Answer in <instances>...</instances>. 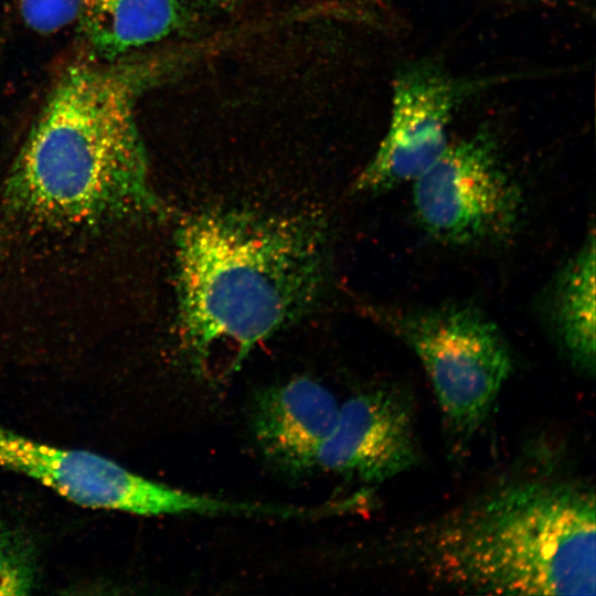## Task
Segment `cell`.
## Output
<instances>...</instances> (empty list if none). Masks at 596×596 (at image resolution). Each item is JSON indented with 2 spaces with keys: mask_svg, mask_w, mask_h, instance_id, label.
<instances>
[{
  "mask_svg": "<svg viewBox=\"0 0 596 596\" xmlns=\"http://www.w3.org/2000/svg\"><path fill=\"white\" fill-rule=\"evenodd\" d=\"M198 54L190 47L65 70L7 177L4 212L40 228H93L158 213L136 106Z\"/></svg>",
  "mask_w": 596,
  "mask_h": 596,
  "instance_id": "6da1fadb",
  "label": "cell"
},
{
  "mask_svg": "<svg viewBox=\"0 0 596 596\" xmlns=\"http://www.w3.org/2000/svg\"><path fill=\"white\" fill-rule=\"evenodd\" d=\"M393 572L462 594L595 595V493L557 478L499 485L393 531Z\"/></svg>",
  "mask_w": 596,
  "mask_h": 596,
  "instance_id": "7a4b0ae2",
  "label": "cell"
},
{
  "mask_svg": "<svg viewBox=\"0 0 596 596\" xmlns=\"http://www.w3.org/2000/svg\"><path fill=\"white\" fill-rule=\"evenodd\" d=\"M313 214L209 209L177 231V323L196 368L216 348L231 369L252 349L307 312L322 291L327 235Z\"/></svg>",
  "mask_w": 596,
  "mask_h": 596,
  "instance_id": "3957f363",
  "label": "cell"
},
{
  "mask_svg": "<svg viewBox=\"0 0 596 596\" xmlns=\"http://www.w3.org/2000/svg\"><path fill=\"white\" fill-rule=\"evenodd\" d=\"M392 324L425 370L449 432L470 439L512 371L496 323L475 308L449 306L404 312Z\"/></svg>",
  "mask_w": 596,
  "mask_h": 596,
  "instance_id": "277c9868",
  "label": "cell"
},
{
  "mask_svg": "<svg viewBox=\"0 0 596 596\" xmlns=\"http://www.w3.org/2000/svg\"><path fill=\"white\" fill-rule=\"evenodd\" d=\"M413 205L430 236L447 244L468 245L510 234L522 198L500 161L494 141L479 132L449 142L413 181Z\"/></svg>",
  "mask_w": 596,
  "mask_h": 596,
  "instance_id": "5b68a950",
  "label": "cell"
},
{
  "mask_svg": "<svg viewBox=\"0 0 596 596\" xmlns=\"http://www.w3.org/2000/svg\"><path fill=\"white\" fill-rule=\"evenodd\" d=\"M0 467L26 475L76 504L139 515L192 513L193 492L143 478L97 454L45 445L0 427Z\"/></svg>",
  "mask_w": 596,
  "mask_h": 596,
  "instance_id": "8992f818",
  "label": "cell"
},
{
  "mask_svg": "<svg viewBox=\"0 0 596 596\" xmlns=\"http://www.w3.org/2000/svg\"><path fill=\"white\" fill-rule=\"evenodd\" d=\"M464 91L435 64L403 68L393 84L387 131L355 188L383 192L422 175L449 143V123Z\"/></svg>",
  "mask_w": 596,
  "mask_h": 596,
  "instance_id": "52a82bcc",
  "label": "cell"
},
{
  "mask_svg": "<svg viewBox=\"0 0 596 596\" xmlns=\"http://www.w3.org/2000/svg\"><path fill=\"white\" fill-rule=\"evenodd\" d=\"M419 462L408 398L393 387L350 397L339 407L317 468L366 483L387 481Z\"/></svg>",
  "mask_w": 596,
  "mask_h": 596,
  "instance_id": "ba28073f",
  "label": "cell"
},
{
  "mask_svg": "<svg viewBox=\"0 0 596 596\" xmlns=\"http://www.w3.org/2000/svg\"><path fill=\"white\" fill-rule=\"evenodd\" d=\"M340 405L317 381L299 376L264 390L255 400L252 429L264 457L300 475L317 468L321 446L336 425Z\"/></svg>",
  "mask_w": 596,
  "mask_h": 596,
  "instance_id": "9c48e42d",
  "label": "cell"
},
{
  "mask_svg": "<svg viewBox=\"0 0 596 596\" xmlns=\"http://www.w3.org/2000/svg\"><path fill=\"white\" fill-rule=\"evenodd\" d=\"M82 30L96 53L116 60L182 29L181 0H81Z\"/></svg>",
  "mask_w": 596,
  "mask_h": 596,
  "instance_id": "30bf717a",
  "label": "cell"
},
{
  "mask_svg": "<svg viewBox=\"0 0 596 596\" xmlns=\"http://www.w3.org/2000/svg\"><path fill=\"white\" fill-rule=\"evenodd\" d=\"M595 238L587 237L561 270L553 289V326L571 364L595 373Z\"/></svg>",
  "mask_w": 596,
  "mask_h": 596,
  "instance_id": "8fae6325",
  "label": "cell"
},
{
  "mask_svg": "<svg viewBox=\"0 0 596 596\" xmlns=\"http://www.w3.org/2000/svg\"><path fill=\"white\" fill-rule=\"evenodd\" d=\"M32 582L33 568L29 553L0 524V595L26 594Z\"/></svg>",
  "mask_w": 596,
  "mask_h": 596,
  "instance_id": "7c38bea8",
  "label": "cell"
},
{
  "mask_svg": "<svg viewBox=\"0 0 596 596\" xmlns=\"http://www.w3.org/2000/svg\"><path fill=\"white\" fill-rule=\"evenodd\" d=\"M81 0H20L21 15L34 31L56 32L78 18Z\"/></svg>",
  "mask_w": 596,
  "mask_h": 596,
  "instance_id": "4fadbf2b",
  "label": "cell"
},
{
  "mask_svg": "<svg viewBox=\"0 0 596 596\" xmlns=\"http://www.w3.org/2000/svg\"><path fill=\"white\" fill-rule=\"evenodd\" d=\"M204 1L214 3V4L227 6V4H233V3H237V2H242L246 0H204Z\"/></svg>",
  "mask_w": 596,
  "mask_h": 596,
  "instance_id": "5bb4252c",
  "label": "cell"
}]
</instances>
